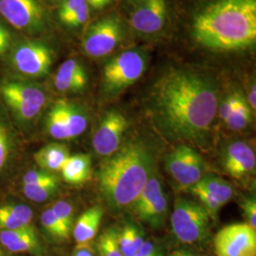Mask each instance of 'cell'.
<instances>
[{
	"label": "cell",
	"instance_id": "obj_43",
	"mask_svg": "<svg viewBox=\"0 0 256 256\" xmlns=\"http://www.w3.org/2000/svg\"><path fill=\"white\" fill-rule=\"evenodd\" d=\"M170 256H196L190 250H178L171 254Z\"/></svg>",
	"mask_w": 256,
	"mask_h": 256
},
{
	"label": "cell",
	"instance_id": "obj_20",
	"mask_svg": "<svg viewBox=\"0 0 256 256\" xmlns=\"http://www.w3.org/2000/svg\"><path fill=\"white\" fill-rule=\"evenodd\" d=\"M64 182L72 185L86 182L92 176V158L86 154L70 156L61 169Z\"/></svg>",
	"mask_w": 256,
	"mask_h": 256
},
{
	"label": "cell",
	"instance_id": "obj_26",
	"mask_svg": "<svg viewBox=\"0 0 256 256\" xmlns=\"http://www.w3.org/2000/svg\"><path fill=\"white\" fill-rule=\"evenodd\" d=\"M118 232L114 228H108L102 232L96 247L99 256H124L118 244Z\"/></svg>",
	"mask_w": 256,
	"mask_h": 256
},
{
	"label": "cell",
	"instance_id": "obj_1",
	"mask_svg": "<svg viewBox=\"0 0 256 256\" xmlns=\"http://www.w3.org/2000/svg\"><path fill=\"white\" fill-rule=\"evenodd\" d=\"M218 108V86L208 74L171 70L155 82L148 110L156 128L171 142H204Z\"/></svg>",
	"mask_w": 256,
	"mask_h": 256
},
{
	"label": "cell",
	"instance_id": "obj_30",
	"mask_svg": "<svg viewBox=\"0 0 256 256\" xmlns=\"http://www.w3.org/2000/svg\"><path fill=\"white\" fill-rule=\"evenodd\" d=\"M189 190L194 194L200 202V204L208 212L212 220H216L218 216L220 209L222 208L218 202H216L210 194L205 192L203 189L196 186V184L189 188Z\"/></svg>",
	"mask_w": 256,
	"mask_h": 256
},
{
	"label": "cell",
	"instance_id": "obj_13",
	"mask_svg": "<svg viewBox=\"0 0 256 256\" xmlns=\"http://www.w3.org/2000/svg\"><path fill=\"white\" fill-rule=\"evenodd\" d=\"M0 14L22 30H38L43 25V10L36 0H0Z\"/></svg>",
	"mask_w": 256,
	"mask_h": 256
},
{
	"label": "cell",
	"instance_id": "obj_10",
	"mask_svg": "<svg viewBox=\"0 0 256 256\" xmlns=\"http://www.w3.org/2000/svg\"><path fill=\"white\" fill-rule=\"evenodd\" d=\"M122 38L120 21L115 16L101 19L86 32L82 48L92 57H104L115 50Z\"/></svg>",
	"mask_w": 256,
	"mask_h": 256
},
{
	"label": "cell",
	"instance_id": "obj_44",
	"mask_svg": "<svg viewBox=\"0 0 256 256\" xmlns=\"http://www.w3.org/2000/svg\"><path fill=\"white\" fill-rule=\"evenodd\" d=\"M104 3H106V5H108V4H111L114 0H104Z\"/></svg>",
	"mask_w": 256,
	"mask_h": 256
},
{
	"label": "cell",
	"instance_id": "obj_6",
	"mask_svg": "<svg viewBox=\"0 0 256 256\" xmlns=\"http://www.w3.org/2000/svg\"><path fill=\"white\" fill-rule=\"evenodd\" d=\"M0 95L14 115L22 122H30L44 110L45 92L36 84L8 81L0 86Z\"/></svg>",
	"mask_w": 256,
	"mask_h": 256
},
{
	"label": "cell",
	"instance_id": "obj_35",
	"mask_svg": "<svg viewBox=\"0 0 256 256\" xmlns=\"http://www.w3.org/2000/svg\"><path fill=\"white\" fill-rule=\"evenodd\" d=\"M88 16H90V7L86 3L82 5V7H80L75 12H74L70 18L66 19L63 24L68 27H79L86 22Z\"/></svg>",
	"mask_w": 256,
	"mask_h": 256
},
{
	"label": "cell",
	"instance_id": "obj_11",
	"mask_svg": "<svg viewBox=\"0 0 256 256\" xmlns=\"http://www.w3.org/2000/svg\"><path fill=\"white\" fill-rule=\"evenodd\" d=\"M128 122L118 110L108 111L98 124L92 138V146L97 155L110 156L122 146V138L126 132Z\"/></svg>",
	"mask_w": 256,
	"mask_h": 256
},
{
	"label": "cell",
	"instance_id": "obj_38",
	"mask_svg": "<svg viewBox=\"0 0 256 256\" xmlns=\"http://www.w3.org/2000/svg\"><path fill=\"white\" fill-rule=\"evenodd\" d=\"M138 256H164L162 250L150 241H144L142 247L138 248L136 254Z\"/></svg>",
	"mask_w": 256,
	"mask_h": 256
},
{
	"label": "cell",
	"instance_id": "obj_45",
	"mask_svg": "<svg viewBox=\"0 0 256 256\" xmlns=\"http://www.w3.org/2000/svg\"><path fill=\"white\" fill-rule=\"evenodd\" d=\"M0 256H4V254H3V252H2V250H0Z\"/></svg>",
	"mask_w": 256,
	"mask_h": 256
},
{
	"label": "cell",
	"instance_id": "obj_40",
	"mask_svg": "<svg viewBox=\"0 0 256 256\" xmlns=\"http://www.w3.org/2000/svg\"><path fill=\"white\" fill-rule=\"evenodd\" d=\"M74 256H94L92 250L88 248V244L78 245L74 250Z\"/></svg>",
	"mask_w": 256,
	"mask_h": 256
},
{
	"label": "cell",
	"instance_id": "obj_21",
	"mask_svg": "<svg viewBox=\"0 0 256 256\" xmlns=\"http://www.w3.org/2000/svg\"><path fill=\"white\" fill-rule=\"evenodd\" d=\"M32 210L25 204H9L0 207V230H16L30 225Z\"/></svg>",
	"mask_w": 256,
	"mask_h": 256
},
{
	"label": "cell",
	"instance_id": "obj_17",
	"mask_svg": "<svg viewBox=\"0 0 256 256\" xmlns=\"http://www.w3.org/2000/svg\"><path fill=\"white\" fill-rule=\"evenodd\" d=\"M0 243L10 252H30L39 247L36 230L32 225L16 230H0Z\"/></svg>",
	"mask_w": 256,
	"mask_h": 256
},
{
	"label": "cell",
	"instance_id": "obj_46",
	"mask_svg": "<svg viewBox=\"0 0 256 256\" xmlns=\"http://www.w3.org/2000/svg\"></svg>",
	"mask_w": 256,
	"mask_h": 256
},
{
	"label": "cell",
	"instance_id": "obj_16",
	"mask_svg": "<svg viewBox=\"0 0 256 256\" xmlns=\"http://www.w3.org/2000/svg\"><path fill=\"white\" fill-rule=\"evenodd\" d=\"M88 75L82 64L68 59L61 64L55 75L54 86L61 92H79L86 88Z\"/></svg>",
	"mask_w": 256,
	"mask_h": 256
},
{
	"label": "cell",
	"instance_id": "obj_31",
	"mask_svg": "<svg viewBox=\"0 0 256 256\" xmlns=\"http://www.w3.org/2000/svg\"><path fill=\"white\" fill-rule=\"evenodd\" d=\"M52 210L57 220L64 226V229L68 230L70 232L72 230L74 229V208L72 204L61 200L54 203V205L52 207Z\"/></svg>",
	"mask_w": 256,
	"mask_h": 256
},
{
	"label": "cell",
	"instance_id": "obj_32",
	"mask_svg": "<svg viewBox=\"0 0 256 256\" xmlns=\"http://www.w3.org/2000/svg\"><path fill=\"white\" fill-rule=\"evenodd\" d=\"M52 183H59L58 178L52 173L44 170L28 171L23 178L24 185H45Z\"/></svg>",
	"mask_w": 256,
	"mask_h": 256
},
{
	"label": "cell",
	"instance_id": "obj_5",
	"mask_svg": "<svg viewBox=\"0 0 256 256\" xmlns=\"http://www.w3.org/2000/svg\"><path fill=\"white\" fill-rule=\"evenodd\" d=\"M210 216L198 202L178 198L171 216V225L174 236L180 242L194 244L208 238Z\"/></svg>",
	"mask_w": 256,
	"mask_h": 256
},
{
	"label": "cell",
	"instance_id": "obj_36",
	"mask_svg": "<svg viewBox=\"0 0 256 256\" xmlns=\"http://www.w3.org/2000/svg\"><path fill=\"white\" fill-rule=\"evenodd\" d=\"M243 214L247 218L248 224L256 230V200L254 196L244 198L240 204Z\"/></svg>",
	"mask_w": 256,
	"mask_h": 256
},
{
	"label": "cell",
	"instance_id": "obj_12",
	"mask_svg": "<svg viewBox=\"0 0 256 256\" xmlns=\"http://www.w3.org/2000/svg\"><path fill=\"white\" fill-rule=\"evenodd\" d=\"M52 59V50L38 42L23 43L12 55L14 68L20 74L30 77H42L48 74Z\"/></svg>",
	"mask_w": 256,
	"mask_h": 256
},
{
	"label": "cell",
	"instance_id": "obj_23",
	"mask_svg": "<svg viewBox=\"0 0 256 256\" xmlns=\"http://www.w3.org/2000/svg\"><path fill=\"white\" fill-rule=\"evenodd\" d=\"M196 185L210 194L220 203L221 207L227 204L234 196V188L230 182L214 174L203 176L202 180Z\"/></svg>",
	"mask_w": 256,
	"mask_h": 256
},
{
	"label": "cell",
	"instance_id": "obj_22",
	"mask_svg": "<svg viewBox=\"0 0 256 256\" xmlns=\"http://www.w3.org/2000/svg\"><path fill=\"white\" fill-rule=\"evenodd\" d=\"M57 104L61 110L70 138L80 136L88 126V117L86 113L70 102L60 100Z\"/></svg>",
	"mask_w": 256,
	"mask_h": 256
},
{
	"label": "cell",
	"instance_id": "obj_27",
	"mask_svg": "<svg viewBox=\"0 0 256 256\" xmlns=\"http://www.w3.org/2000/svg\"><path fill=\"white\" fill-rule=\"evenodd\" d=\"M252 112L248 102L243 99L238 108L230 115L229 118L224 122L227 128L234 131H240L248 126L252 122Z\"/></svg>",
	"mask_w": 256,
	"mask_h": 256
},
{
	"label": "cell",
	"instance_id": "obj_42",
	"mask_svg": "<svg viewBox=\"0 0 256 256\" xmlns=\"http://www.w3.org/2000/svg\"><path fill=\"white\" fill-rule=\"evenodd\" d=\"M86 4L94 9H102L106 4L104 0H86Z\"/></svg>",
	"mask_w": 256,
	"mask_h": 256
},
{
	"label": "cell",
	"instance_id": "obj_29",
	"mask_svg": "<svg viewBox=\"0 0 256 256\" xmlns=\"http://www.w3.org/2000/svg\"><path fill=\"white\" fill-rule=\"evenodd\" d=\"M59 183L45 185H23V192L32 202H43L50 198L57 189Z\"/></svg>",
	"mask_w": 256,
	"mask_h": 256
},
{
	"label": "cell",
	"instance_id": "obj_34",
	"mask_svg": "<svg viewBox=\"0 0 256 256\" xmlns=\"http://www.w3.org/2000/svg\"><path fill=\"white\" fill-rule=\"evenodd\" d=\"M10 144L7 129L0 122V172L4 169L9 160Z\"/></svg>",
	"mask_w": 256,
	"mask_h": 256
},
{
	"label": "cell",
	"instance_id": "obj_24",
	"mask_svg": "<svg viewBox=\"0 0 256 256\" xmlns=\"http://www.w3.org/2000/svg\"><path fill=\"white\" fill-rule=\"evenodd\" d=\"M144 242V234L137 225L129 223L118 232V244L124 256H134Z\"/></svg>",
	"mask_w": 256,
	"mask_h": 256
},
{
	"label": "cell",
	"instance_id": "obj_9",
	"mask_svg": "<svg viewBox=\"0 0 256 256\" xmlns=\"http://www.w3.org/2000/svg\"><path fill=\"white\" fill-rule=\"evenodd\" d=\"M214 243L218 256H256V230L248 223L228 225L216 234Z\"/></svg>",
	"mask_w": 256,
	"mask_h": 256
},
{
	"label": "cell",
	"instance_id": "obj_7",
	"mask_svg": "<svg viewBox=\"0 0 256 256\" xmlns=\"http://www.w3.org/2000/svg\"><path fill=\"white\" fill-rule=\"evenodd\" d=\"M138 218L153 228H162L168 216V202L162 182L153 172L131 205Z\"/></svg>",
	"mask_w": 256,
	"mask_h": 256
},
{
	"label": "cell",
	"instance_id": "obj_18",
	"mask_svg": "<svg viewBox=\"0 0 256 256\" xmlns=\"http://www.w3.org/2000/svg\"><path fill=\"white\" fill-rule=\"evenodd\" d=\"M104 216L101 206H94L84 212L74 227V238L78 245L88 244L96 236Z\"/></svg>",
	"mask_w": 256,
	"mask_h": 256
},
{
	"label": "cell",
	"instance_id": "obj_28",
	"mask_svg": "<svg viewBox=\"0 0 256 256\" xmlns=\"http://www.w3.org/2000/svg\"><path fill=\"white\" fill-rule=\"evenodd\" d=\"M41 223L43 228L52 238L57 241L68 240L70 232L64 228L61 222L57 220L52 208H48L43 212L41 216Z\"/></svg>",
	"mask_w": 256,
	"mask_h": 256
},
{
	"label": "cell",
	"instance_id": "obj_4",
	"mask_svg": "<svg viewBox=\"0 0 256 256\" xmlns=\"http://www.w3.org/2000/svg\"><path fill=\"white\" fill-rule=\"evenodd\" d=\"M146 66V55L138 50H129L115 56L104 68V92L110 96L124 92L144 75Z\"/></svg>",
	"mask_w": 256,
	"mask_h": 256
},
{
	"label": "cell",
	"instance_id": "obj_3",
	"mask_svg": "<svg viewBox=\"0 0 256 256\" xmlns=\"http://www.w3.org/2000/svg\"><path fill=\"white\" fill-rule=\"evenodd\" d=\"M153 151L138 138L129 140L100 165L98 182L102 196L111 210L131 206L154 172Z\"/></svg>",
	"mask_w": 256,
	"mask_h": 256
},
{
	"label": "cell",
	"instance_id": "obj_14",
	"mask_svg": "<svg viewBox=\"0 0 256 256\" xmlns=\"http://www.w3.org/2000/svg\"><path fill=\"white\" fill-rule=\"evenodd\" d=\"M222 166L232 178H245L256 172V152L246 142L236 140L230 142L224 149Z\"/></svg>",
	"mask_w": 256,
	"mask_h": 256
},
{
	"label": "cell",
	"instance_id": "obj_8",
	"mask_svg": "<svg viewBox=\"0 0 256 256\" xmlns=\"http://www.w3.org/2000/svg\"><path fill=\"white\" fill-rule=\"evenodd\" d=\"M165 169L180 186L189 189L203 178L205 164L200 153L182 144L166 156Z\"/></svg>",
	"mask_w": 256,
	"mask_h": 256
},
{
	"label": "cell",
	"instance_id": "obj_37",
	"mask_svg": "<svg viewBox=\"0 0 256 256\" xmlns=\"http://www.w3.org/2000/svg\"><path fill=\"white\" fill-rule=\"evenodd\" d=\"M86 3V0H66L58 12L60 21L63 23L66 19L70 18L74 12Z\"/></svg>",
	"mask_w": 256,
	"mask_h": 256
},
{
	"label": "cell",
	"instance_id": "obj_2",
	"mask_svg": "<svg viewBox=\"0 0 256 256\" xmlns=\"http://www.w3.org/2000/svg\"><path fill=\"white\" fill-rule=\"evenodd\" d=\"M194 41L214 52H239L256 45V0H218L192 26Z\"/></svg>",
	"mask_w": 256,
	"mask_h": 256
},
{
	"label": "cell",
	"instance_id": "obj_25",
	"mask_svg": "<svg viewBox=\"0 0 256 256\" xmlns=\"http://www.w3.org/2000/svg\"><path fill=\"white\" fill-rule=\"evenodd\" d=\"M46 130L56 140H70L62 113L57 102L52 106L46 116Z\"/></svg>",
	"mask_w": 256,
	"mask_h": 256
},
{
	"label": "cell",
	"instance_id": "obj_33",
	"mask_svg": "<svg viewBox=\"0 0 256 256\" xmlns=\"http://www.w3.org/2000/svg\"><path fill=\"white\" fill-rule=\"evenodd\" d=\"M243 99H244V96L241 93L234 92L222 102V104L218 108V113L220 120L223 122L227 120L230 115L238 108L239 104L243 101Z\"/></svg>",
	"mask_w": 256,
	"mask_h": 256
},
{
	"label": "cell",
	"instance_id": "obj_39",
	"mask_svg": "<svg viewBox=\"0 0 256 256\" xmlns=\"http://www.w3.org/2000/svg\"><path fill=\"white\" fill-rule=\"evenodd\" d=\"M12 36L8 28L0 24V56L4 54L10 45Z\"/></svg>",
	"mask_w": 256,
	"mask_h": 256
},
{
	"label": "cell",
	"instance_id": "obj_41",
	"mask_svg": "<svg viewBox=\"0 0 256 256\" xmlns=\"http://www.w3.org/2000/svg\"><path fill=\"white\" fill-rule=\"evenodd\" d=\"M248 104L252 110H256V84H254L250 86V90L248 92Z\"/></svg>",
	"mask_w": 256,
	"mask_h": 256
},
{
	"label": "cell",
	"instance_id": "obj_19",
	"mask_svg": "<svg viewBox=\"0 0 256 256\" xmlns=\"http://www.w3.org/2000/svg\"><path fill=\"white\" fill-rule=\"evenodd\" d=\"M70 156V149L66 144L52 142L39 149L34 155V158L42 170L52 173L61 171Z\"/></svg>",
	"mask_w": 256,
	"mask_h": 256
},
{
	"label": "cell",
	"instance_id": "obj_15",
	"mask_svg": "<svg viewBox=\"0 0 256 256\" xmlns=\"http://www.w3.org/2000/svg\"><path fill=\"white\" fill-rule=\"evenodd\" d=\"M167 5L165 0H142L131 14V25L137 32L153 34L160 32L165 24Z\"/></svg>",
	"mask_w": 256,
	"mask_h": 256
}]
</instances>
